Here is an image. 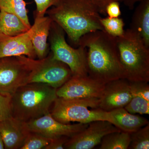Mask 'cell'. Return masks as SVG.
<instances>
[{
	"label": "cell",
	"instance_id": "1",
	"mask_svg": "<svg viewBox=\"0 0 149 149\" xmlns=\"http://www.w3.org/2000/svg\"><path fill=\"white\" fill-rule=\"evenodd\" d=\"M116 39L104 31L96 30L85 34L79 41L78 46L87 50L88 75L100 83L123 78Z\"/></svg>",
	"mask_w": 149,
	"mask_h": 149
},
{
	"label": "cell",
	"instance_id": "2",
	"mask_svg": "<svg viewBox=\"0 0 149 149\" xmlns=\"http://www.w3.org/2000/svg\"><path fill=\"white\" fill-rule=\"evenodd\" d=\"M46 14L62 27L76 47L85 34L96 30L104 31L100 14L93 0H60Z\"/></svg>",
	"mask_w": 149,
	"mask_h": 149
},
{
	"label": "cell",
	"instance_id": "3",
	"mask_svg": "<svg viewBox=\"0 0 149 149\" xmlns=\"http://www.w3.org/2000/svg\"><path fill=\"white\" fill-rule=\"evenodd\" d=\"M56 90L41 83H29L19 87L11 97L12 116L28 122L50 113L58 97Z\"/></svg>",
	"mask_w": 149,
	"mask_h": 149
},
{
	"label": "cell",
	"instance_id": "4",
	"mask_svg": "<svg viewBox=\"0 0 149 149\" xmlns=\"http://www.w3.org/2000/svg\"><path fill=\"white\" fill-rule=\"evenodd\" d=\"M119 60L123 78L129 82L149 81V48L130 29L117 37Z\"/></svg>",
	"mask_w": 149,
	"mask_h": 149
},
{
	"label": "cell",
	"instance_id": "5",
	"mask_svg": "<svg viewBox=\"0 0 149 149\" xmlns=\"http://www.w3.org/2000/svg\"><path fill=\"white\" fill-rule=\"evenodd\" d=\"M99 99H66L58 97L50 113L56 120L64 124L70 122L89 123L96 120L110 122L108 112L97 108Z\"/></svg>",
	"mask_w": 149,
	"mask_h": 149
},
{
	"label": "cell",
	"instance_id": "6",
	"mask_svg": "<svg viewBox=\"0 0 149 149\" xmlns=\"http://www.w3.org/2000/svg\"><path fill=\"white\" fill-rule=\"evenodd\" d=\"M65 35L62 27L52 21L48 41L53 57L69 67L72 76L88 75L86 48L80 46L72 47L67 42Z\"/></svg>",
	"mask_w": 149,
	"mask_h": 149
},
{
	"label": "cell",
	"instance_id": "7",
	"mask_svg": "<svg viewBox=\"0 0 149 149\" xmlns=\"http://www.w3.org/2000/svg\"><path fill=\"white\" fill-rule=\"evenodd\" d=\"M27 60L31 70L28 84L43 83L57 89L72 76L69 67L54 58L51 52L45 58L36 60L28 57Z\"/></svg>",
	"mask_w": 149,
	"mask_h": 149
},
{
	"label": "cell",
	"instance_id": "8",
	"mask_svg": "<svg viewBox=\"0 0 149 149\" xmlns=\"http://www.w3.org/2000/svg\"><path fill=\"white\" fill-rule=\"evenodd\" d=\"M31 70L25 56L0 58V92L11 96L28 84Z\"/></svg>",
	"mask_w": 149,
	"mask_h": 149
},
{
	"label": "cell",
	"instance_id": "9",
	"mask_svg": "<svg viewBox=\"0 0 149 149\" xmlns=\"http://www.w3.org/2000/svg\"><path fill=\"white\" fill-rule=\"evenodd\" d=\"M105 84L89 77L72 76L56 90L58 97L66 99H100Z\"/></svg>",
	"mask_w": 149,
	"mask_h": 149
},
{
	"label": "cell",
	"instance_id": "10",
	"mask_svg": "<svg viewBox=\"0 0 149 149\" xmlns=\"http://www.w3.org/2000/svg\"><path fill=\"white\" fill-rule=\"evenodd\" d=\"M120 130L106 120H96L89 123L84 130L69 138L64 149H92L100 144L106 135Z\"/></svg>",
	"mask_w": 149,
	"mask_h": 149
},
{
	"label": "cell",
	"instance_id": "11",
	"mask_svg": "<svg viewBox=\"0 0 149 149\" xmlns=\"http://www.w3.org/2000/svg\"><path fill=\"white\" fill-rule=\"evenodd\" d=\"M26 123L30 132L38 133L50 140L63 136L70 138L84 130L89 124H64L56 120L50 113Z\"/></svg>",
	"mask_w": 149,
	"mask_h": 149
},
{
	"label": "cell",
	"instance_id": "12",
	"mask_svg": "<svg viewBox=\"0 0 149 149\" xmlns=\"http://www.w3.org/2000/svg\"><path fill=\"white\" fill-rule=\"evenodd\" d=\"M132 97L128 80L120 78L112 80L105 85L97 108L109 112L124 108Z\"/></svg>",
	"mask_w": 149,
	"mask_h": 149
},
{
	"label": "cell",
	"instance_id": "13",
	"mask_svg": "<svg viewBox=\"0 0 149 149\" xmlns=\"http://www.w3.org/2000/svg\"><path fill=\"white\" fill-rule=\"evenodd\" d=\"M32 32V26L27 32L17 36H8L0 32V58L25 56L36 59L37 56L31 42Z\"/></svg>",
	"mask_w": 149,
	"mask_h": 149
},
{
	"label": "cell",
	"instance_id": "14",
	"mask_svg": "<svg viewBox=\"0 0 149 149\" xmlns=\"http://www.w3.org/2000/svg\"><path fill=\"white\" fill-rule=\"evenodd\" d=\"M29 132L26 122L13 116L0 120V133L5 149H20Z\"/></svg>",
	"mask_w": 149,
	"mask_h": 149
},
{
	"label": "cell",
	"instance_id": "15",
	"mask_svg": "<svg viewBox=\"0 0 149 149\" xmlns=\"http://www.w3.org/2000/svg\"><path fill=\"white\" fill-rule=\"evenodd\" d=\"M34 24L32 25L33 32L31 42L37 57L39 59L45 58L49 52L48 42L52 20L48 16H38L34 14Z\"/></svg>",
	"mask_w": 149,
	"mask_h": 149
},
{
	"label": "cell",
	"instance_id": "16",
	"mask_svg": "<svg viewBox=\"0 0 149 149\" xmlns=\"http://www.w3.org/2000/svg\"><path fill=\"white\" fill-rule=\"evenodd\" d=\"M108 113L110 122L123 132L133 133L149 124L146 118L130 113L124 108L113 110L109 111Z\"/></svg>",
	"mask_w": 149,
	"mask_h": 149
},
{
	"label": "cell",
	"instance_id": "17",
	"mask_svg": "<svg viewBox=\"0 0 149 149\" xmlns=\"http://www.w3.org/2000/svg\"><path fill=\"white\" fill-rule=\"evenodd\" d=\"M129 29L139 35L149 48V0H143L135 9Z\"/></svg>",
	"mask_w": 149,
	"mask_h": 149
},
{
	"label": "cell",
	"instance_id": "18",
	"mask_svg": "<svg viewBox=\"0 0 149 149\" xmlns=\"http://www.w3.org/2000/svg\"><path fill=\"white\" fill-rule=\"evenodd\" d=\"M28 27L16 15L0 10V32L8 36H17L25 33Z\"/></svg>",
	"mask_w": 149,
	"mask_h": 149
},
{
	"label": "cell",
	"instance_id": "19",
	"mask_svg": "<svg viewBox=\"0 0 149 149\" xmlns=\"http://www.w3.org/2000/svg\"><path fill=\"white\" fill-rule=\"evenodd\" d=\"M130 143V133L119 130L104 136L99 149H127Z\"/></svg>",
	"mask_w": 149,
	"mask_h": 149
},
{
	"label": "cell",
	"instance_id": "20",
	"mask_svg": "<svg viewBox=\"0 0 149 149\" xmlns=\"http://www.w3.org/2000/svg\"><path fill=\"white\" fill-rule=\"evenodd\" d=\"M26 5L24 0H0V10L16 15L31 27Z\"/></svg>",
	"mask_w": 149,
	"mask_h": 149
},
{
	"label": "cell",
	"instance_id": "21",
	"mask_svg": "<svg viewBox=\"0 0 149 149\" xmlns=\"http://www.w3.org/2000/svg\"><path fill=\"white\" fill-rule=\"evenodd\" d=\"M130 143L128 149H149V124L130 133Z\"/></svg>",
	"mask_w": 149,
	"mask_h": 149
},
{
	"label": "cell",
	"instance_id": "22",
	"mask_svg": "<svg viewBox=\"0 0 149 149\" xmlns=\"http://www.w3.org/2000/svg\"><path fill=\"white\" fill-rule=\"evenodd\" d=\"M100 22L104 31L113 37H120L125 32V24L122 18H111L107 16L104 18H101Z\"/></svg>",
	"mask_w": 149,
	"mask_h": 149
},
{
	"label": "cell",
	"instance_id": "23",
	"mask_svg": "<svg viewBox=\"0 0 149 149\" xmlns=\"http://www.w3.org/2000/svg\"><path fill=\"white\" fill-rule=\"evenodd\" d=\"M124 108L132 114H149V101L141 97L133 96Z\"/></svg>",
	"mask_w": 149,
	"mask_h": 149
},
{
	"label": "cell",
	"instance_id": "24",
	"mask_svg": "<svg viewBox=\"0 0 149 149\" xmlns=\"http://www.w3.org/2000/svg\"><path fill=\"white\" fill-rule=\"evenodd\" d=\"M51 140L38 133L30 132L20 149H44Z\"/></svg>",
	"mask_w": 149,
	"mask_h": 149
},
{
	"label": "cell",
	"instance_id": "25",
	"mask_svg": "<svg viewBox=\"0 0 149 149\" xmlns=\"http://www.w3.org/2000/svg\"><path fill=\"white\" fill-rule=\"evenodd\" d=\"M129 86L132 96H139L149 101L148 82L145 81L129 82Z\"/></svg>",
	"mask_w": 149,
	"mask_h": 149
},
{
	"label": "cell",
	"instance_id": "26",
	"mask_svg": "<svg viewBox=\"0 0 149 149\" xmlns=\"http://www.w3.org/2000/svg\"><path fill=\"white\" fill-rule=\"evenodd\" d=\"M11 97L0 92V120H5L12 116Z\"/></svg>",
	"mask_w": 149,
	"mask_h": 149
},
{
	"label": "cell",
	"instance_id": "27",
	"mask_svg": "<svg viewBox=\"0 0 149 149\" xmlns=\"http://www.w3.org/2000/svg\"><path fill=\"white\" fill-rule=\"evenodd\" d=\"M36 6L34 14L38 16L45 15L46 12L52 7L56 5L60 0H34Z\"/></svg>",
	"mask_w": 149,
	"mask_h": 149
},
{
	"label": "cell",
	"instance_id": "28",
	"mask_svg": "<svg viewBox=\"0 0 149 149\" xmlns=\"http://www.w3.org/2000/svg\"><path fill=\"white\" fill-rule=\"evenodd\" d=\"M106 13L111 18L119 17L121 13L119 2L113 1L107 5L106 8Z\"/></svg>",
	"mask_w": 149,
	"mask_h": 149
},
{
	"label": "cell",
	"instance_id": "29",
	"mask_svg": "<svg viewBox=\"0 0 149 149\" xmlns=\"http://www.w3.org/2000/svg\"><path fill=\"white\" fill-rule=\"evenodd\" d=\"M69 138L65 136L60 137L51 140L49 143L44 149H63L64 145Z\"/></svg>",
	"mask_w": 149,
	"mask_h": 149
},
{
	"label": "cell",
	"instance_id": "30",
	"mask_svg": "<svg viewBox=\"0 0 149 149\" xmlns=\"http://www.w3.org/2000/svg\"><path fill=\"white\" fill-rule=\"evenodd\" d=\"M97 7L99 13L103 15H106V8L110 3L113 1L121 2V0H93Z\"/></svg>",
	"mask_w": 149,
	"mask_h": 149
},
{
	"label": "cell",
	"instance_id": "31",
	"mask_svg": "<svg viewBox=\"0 0 149 149\" xmlns=\"http://www.w3.org/2000/svg\"><path fill=\"white\" fill-rule=\"evenodd\" d=\"M143 0H121L124 4L130 10L134 9V6L136 3L140 2Z\"/></svg>",
	"mask_w": 149,
	"mask_h": 149
},
{
	"label": "cell",
	"instance_id": "32",
	"mask_svg": "<svg viewBox=\"0 0 149 149\" xmlns=\"http://www.w3.org/2000/svg\"><path fill=\"white\" fill-rule=\"evenodd\" d=\"M5 149L3 141L1 135L0 133V149Z\"/></svg>",
	"mask_w": 149,
	"mask_h": 149
}]
</instances>
